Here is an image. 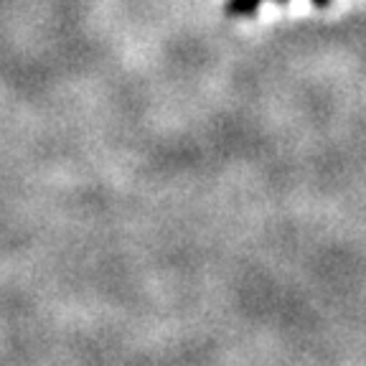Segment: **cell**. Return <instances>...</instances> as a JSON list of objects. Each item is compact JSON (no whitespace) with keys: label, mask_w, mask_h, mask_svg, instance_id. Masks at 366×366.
Returning <instances> with one entry per match:
<instances>
[{"label":"cell","mask_w":366,"mask_h":366,"mask_svg":"<svg viewBox=\"0 0 366 366\" xmlns=\"http://www.w3.org/2000/svg\"><path fill=\"white\" fill-rule=\"evenodd\" d=\"M331 0H313V6H318V8H326Z\"/></svg>","instance_id":"2"},{"label":"cell","mask_w":366,"mask_h":366,"mask_svg":"<svg viewBox=\"0 0 366 366\" xmlns=\"http://www.w3.org/2000/svg\"><path fill=\"white\" fill-rule=\"evenodd\" d=\"M262 3H264V0H227V8H224V13H227V16H234V18L254 16Z\"/></svg>","instance_id":"1"},{"label":"cell","mask_w":366,"mask_h":366,"mask_svg":"<svg viewBox=\"0 0 366 366\" xmlns=\"http://www.w3.org/2000/svg\"><path fill=\"white\" fill-rule=\"evenodd\" d=\"M274 3H280V6H282V3H287V0H274Z\"/></svg>","instance_id":"3"}]
</instances>
